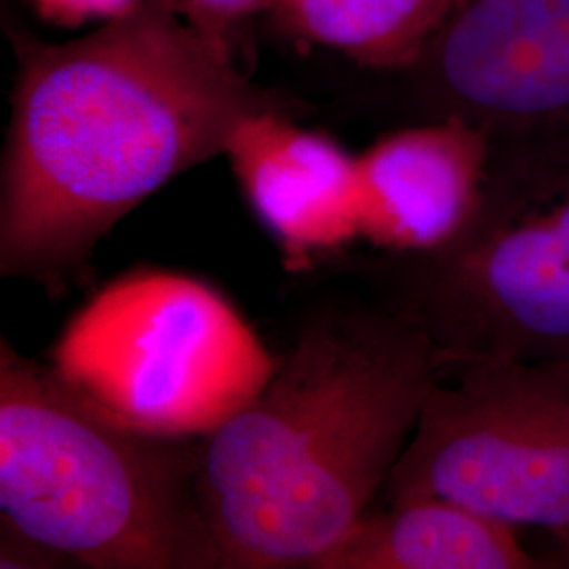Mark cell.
<instances>
[{"instance_id":"7","label":"cell","mask_w":569,"mask_h":569,"mask_svg":"<svg viewBox=\"0 0 569 569\" xmlns=\"http://www.w3.org/2000/svg\"><path fill=\"white\" fill-rule=\"evenodd\" d=\"M425 60L441 117L486 136L569 124V0H468Z\"/></svg>"},{"instance_id":"9","label":"cell","mask_w":569,"mask_h":569,"mask_svg":"<svg viewBox=\"0 0 569 569\" xmlns=\"http://www.w3.org/2000/svg\"><path fill=\"white\" fill-rule=\"evenodd\" d=\"M491 143L462 117L395 131L357 157L361 239L392 256L439 251L475 220Z\"/></svg>"},{"instance_id":"14","label":"cell","mask_w":569,"mask_h":569,"mask_svg":"<svg viewBox=\"0 0 569 569\" xmlns=\"http://www.w3.org/2000/svg\"><path fill=\"white\" fill-rule=\"evenodd\" d=\"M0 568H68L74 566L68 557L58 550L42 547L41 542L23 536L2 523L0 529Z\"/></svg>"},{"instance_id":"5","label":"cell","mask_w":569,"mask_h":569,"mask_svg":"<svg viewBox=\"0 0 569 569\" xmlns=\"http://www.w3.org/2000/svg\"><path fill=\"white\" fill-rule=\"evenodd\" d=\"M382 493L448 500L569 545V363L443 366Z\"/></svg>"},{"instance_id":"3","label":"cell","mask_w":569,"mask_h":569,"mask_svg":"<svg viewBox=\"0 0 569 569\" xmlns=\"http://www.w3.org/2000/svg\"><path fill=\"white\" fill-rule=\"evenodd\" d=\"M201 439L131 427L0 345V523L91 569H220Z\"/></svg>"},{"instance_id":"10","label":"cell","mask_w":569,"mask_h":569,"mask_svg":"<svg viewBox=\"0 0 569 569\" xmlns=\"http://www.w3.org/2000/svg\"><path fill=\"white\" fill-rule=\"evenodd\" d=\"M540 568L515 528L439 498L367 510L310 569Z\"/></svg>"},{"instance_id":"6","label":"cell","mask_w":569,"mask_h":569,"mask_svg":"<svg viewBox=\"0 0 569 569\" xmlns=\"http://www.w3.org/2000/svg\"><path fill=\"white\" fill-rule=\"evenodd\" d=\"M395 258L385 296L427 329L443 366L569 363V251L547 211L519 216L486 190L453 243Z\"/></svg>"},{"instance_id":"8","label":"cell","mask_w":569,"mask_h":569,"mask_svg":"<svg viewBox=\"0 0 569 569\" xmlns=\"http://www.w3.org/2000/svg\"><path fill=\"white\" fill-rule=\"evenodd\" d=\"M222 154L289 270H310L361 239L357 157L331 136L298 124L287 106L244 114Z\"/></svg>"},{"instance_id":"12","label":"cell","mask_w":569,"mask_h":569,"mask_svg":"<svg viewBox=\"0 0 569 569\" xmlns=\"http://www.w3.org/2000/svg\"><path fill=\"white\" fill-rule=\"evenodd\" d=\"M226 58L237 60L244 26L268 13L272 0H159Z\"/></svg>"},{"instance_id":"11","label":"cell","mask_w":569,"mask_h":569,"mask_svg":"<svg viewBox=\"0 0 569 569\" xmlns=\"http://www.w3.org/2000/svg\"><path fill=\"white\" fill-rule=\"evenodd\" d=\"M468 0H272L270 16L296 39L367 68L401 70L425 60Z\"/></svg>"},{"instance_id":"15","label":"cell","mask_w":569,"mask_h":569,"mask_svg":"<svg viewBox=\"0 0 569 569\" xmlns=\"http://www.w3.org/2000/svg\"><path fill=\"white\" fill-rule=\"evenodd\" d=\"M547 216L569 251V188L568 192L561 197V201L547 211Z\"/></svg>"},{"instance_id":"4","label":"cell","mask_w":569,"mask_h":569,"mask_svg":"<svg viewBox=\"0 0 569 569\" xmlns=\"http://www.w3.org/2000/svg\"><path fill=\"white\" fill-rule=\"evenodd\" d=\"M51 359L87 401L131 427L183 439L222 427L277 367L218 289L167 270L106 284L63 327Z\"/></svg>"},{"instance_id":"13","label":"cell","mask_w":569,"mask_h":569,"mask_svg":"<svg viewBox=\"0 0 569 569\" xmlns=\"http://www.w3.org/2000/svg\"><path fill=\"white\" fill-rule=\"evenodd\" d=\"M42 20L61 28L110 23L138 11L146 0H28Z\"/></svg>"},{"instance_id":"2","label":"cell","mask_w":569,"mask_h":569,"mask_svg":"<svg viewBox=\"0 0 569 569\" xmlns=\"http://www.w3.org/2000/svg\"><path fill=\"white\" fill-rule=\"evenodd\" d=\"M441 369L387 296L312 306L264 388L201 439L220 569L312 568L382 493Z\"/></svg>"},{"instance_id":"1","label":"cell","mask_w":569,"mask_h":569,"mask_svg":"<svg viewBox=\"0 0 569 569\" xmlns=\"http://www.w3.org/2000/svg\"><path fill=\"white\" fill-rule=\"evenodd\" d=\"M0 173V272L60 284L148 197L284 106L159 0L87 37L18 34Z\"/></svg>"}]
</instances>
